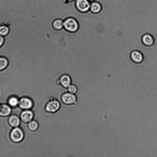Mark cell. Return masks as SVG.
<instances>
[{
    "label": "cell",
    "mask_w": 157,
    "mask_h": 157,
    "mask_svg": "<svg viewBox=\"0 0 157 157\" xmlns=\"http://www.w3.org/2000/svg\"><path fill=\"white\" fill-rule=\"evenodd\" d=\"M61 104L59 100L55 98H50L45 104V109L48 113L53 114L57 113L61 108Z\"/></svg>",
    "instance_id": "cell-1"
},
{
    "label": "cell",
    "mask_w": 157,
    "mask_h": 157,
    "mask_svg": "<svg viewBox=\"0 0 157 157\" xmlns=\"http://www.w3.org/2000/svg\"><path fill=\"white\" fill-rule=\"evenodd\" d=\"M61 98L62 103L67 106L74 105L77 103V101L76 96L69 92L63 94Z\"/></svg>",
    "instance_id": "cell-2"
},
{
    "label": "cell",
    "mask_w": 157,
    "mask_h": 157,
    "mask_svg": "<svg viewBox=\"0 0 157 157\" xmlns=\"http://www.w3.org/2000/svg\"><path fill=\"white\" fill-rule=\"evenodd\" d=\"M64 27L68 31L71 32H76L78 30L79 25L76 20L73 18H69L63 22Z\"/></svg>",
    "instance_id": "cell-3"
},
{
    "label": "cell",
    "mask_w": 157,
    "mask_h": 157,
    "mask_svg": "<svg viewBox=\"0 0 157 157\" xmlns=\"http://www.w3.org/2000/svg\"><path fill=\"white\" fill-rule=\"evenodd\" d=\"M24 133L19 128H16L11 132L10 137L14 142H19L21 141L24 137Z\"/></svg>",
    "instance_id": "cell-4"
},
{
    "label": "cell",
    "mask_w": 157,
    "mask_h": 157,
    "mask_svg": "<svg viewBox=\"0 0 157 157\" xmlns=\"http://www.w3.org/2000/svg\"><path fill=\"white\" fill-rule=\"evenodd\" d=\"M76 5L77 9L83 13L87 12L91 7L88 0H77Z\"/></svg>",
    "instance_id": "cell-5"
},
{
    "label": "cell",
    "mask_w": 157,
    "mask_h": 157,
    "mask_svg": "<svg viewBox=\"0 0 157 157\" xmlns=\"http://www.w3.org/2000/svg\"><path fill=\"white\" fill-rule=\"evenodd\" d=\"M130 57L131 60L137 63H142L144 59L143 54L140 51L138 50H134L132 52Z\"/></svg>",
    "instance_id": "cell-6"
},
{
    "label": "cell",
    "mask_w": 157,
    "mask_h": 157,
    "mask_svg": "<svg viewBox=\"0 0 157 157\" xmlns=\"http://www.w3.org/2000/svg\"><path fill=\"white\" fill-rule=\"evenodd\" d=\"M18 104L20 107L23 109H30L33 106L32 101L30 99L27 98L21 99Z\"/></svg>",
    "instance_id": "cell-7"
},
{
    "label": "cell",
    "mask_w": 157,
    "mask_h": 157,
    "mask_svg": "<svg viewBox=\"0 0 157 157\" xmlns=\"http://www.w3.org/2000/svg\"><path fill=\"white\" fill-rule=\"evenodd\" d=\"M143 44L147 46H152L154 43L155 40L153 37L149 34H145L142 36V38Z\"/></svg>",
    "instance_id": "cell-8"
},
{
    "label": "cell",
    "mask_w": 157,
    "mask_h": 157,
    "mask_svg": "<svg viewBox=\"0 0 157 157\" xmlns=\"http://www.w3.org/2000/svg\"><path fill=\"white\" fill-rule=\"evenodd\" d=\"M59 82L63 88H67L71 84V78L68 75H63L60 77Z\"/></svg>",
    "instance_id": "cell-9"
},
{
    "label": "cell",
    "mask_w": 157,
    "mask_h": 157,
    "mask_svg": "<svg viewBox=\"0 0 157 157\" xmlns=\"http://www.w3.org/2000/svg\"><path fill=\"white\" fill-rule=\"evenodd\" d=\"M34 116L33 113L30 110H26L22 113L21 115L22 120L25 123L30 122Z\"/></svg>",
    "instance_id": "cell-10"
},
{
    "label": "cell",
    "mask_w": 157,
    "mask_h": 157,
    "mask_svg": "<svg viewBox=\"0 0 157 157\" xmlns=\"http://www.w3.org/2000/svg\"><path fill=\"white\" fill-rule=\"evenodd\" d=\"M11 110L10 107L7 105H3L0 106V115L2 116H7L10 113Z\"/></svg>",
    "instance_id": "cell-11"
},
{
    "label": "cell",
    "mask_w": 157,
    "mask_h": 157,
    "mask_svg": "<svg viewBox=\"0 0 157 157\" xmlns=\"http://www.w3.org/2000/svg\"><path fill=\"white\" fill-rule=\"evenodd\" d=\"M9 121L10 125L14 127H16L19 126L20 123L19 118L15 115L10 116L9 118Z\"/></svg>",
    "instance_id": "cell-12"
},
{
    "label": "cell",
    "mask_w": 157,
    "mask_h": 157,
    "mask_svg": "<svg viewBox=\"0 0 157 157\" xmlns=\"http://www.w3.org/2000/svg\"><path fill=\"white\" fill-rule=\"evenodd\" d=\"M91 10L92 13H98L101 10V5L97 2L93 3L91 6Z\"/></svg>",
    "instance_id": "cell-13"
},
{
    "label": "cell",
    "mask_w": 157,
    "mask_h": 157,
    "mask_svg": "<svg viewBox=\"0 0 157 157\" xmlns=\"http://www.w3.org/2000/svg\"><path fill=\"white\" fill-rule=\"evenodd\" d=\"M8 65V60L4 57H0V71L7 68Z\"/></svg>",
    "instance_id": "cell-14"
},
{
    "label": "cell",
    "mask_w": 157,
    "mask_h": 157,
    "mask_svg": "<svg viewBox=\"0 0 157 157\" xmlns=\"http://www.w3.org/2000/svg\"><path fill=\"white\" fill-rule=\"evenodd\" d=\"M53 26L56 30H61L64 26L63 22L61 20H57L53 22Z\"/></svg>",
    "instance_id": "cell-15"
},
{
    "label": "cell",
    "mask_w": 157,
    "mask_h": 157,
    "mask_svg": "<svg viewBox=\"0 0 157 157\" xmlns=\"http://www.w3.org/2000/svg\"><path fill=\"white\" fill-rule=\"evenodd\" d=\"M28 127L30 130L35 131L38 129L39 124L37 121H31L29 123Z\"/></svg>",
    "instance_id": "cell-16"
},
{
    "label": "cell",
    "mask_w": 157,
    "mask_h": 157,
    "mask_svg": "<svg viewBox=\"0 0 157 157\" xmlns=\"http://www.w3.org/2000/svg\"><path fill=\"white\" fill-rule=\"evenodd\" d=\"M9 32V28L6 26H0V35L5 36L7 35Z\"/></svg>",
    "instance_id": "cell-17"
},
{
    "label": "cell",
    "mask_w": 157,
    "mask_h": 157,
    "mask_svg": "<svg viewBox=\"0 0 157 157\" xmlns=\"http://www.w3.org/2000/svg\"><path fill=\"white\" fill-rule=\"evenodd\" d=\"M67 88L68 92L73 94H75L78 91L77 87L74 84H71Z\"/></svg>",
    "instance_id": "cell-18"
},
{
    "label": "cell",
    "mask_w": 157,
    "mask_h": 157,
    "mask_svg": "<svg viewBox=\"0 0 157 157\" xmlns=\"http://www.w3.org/2000/svg\"><path fill=\"white\" fill-rule=\"evenodd\" d=\"M19 102L18 99L15 97L11 98L9 100V103L10 105L13 107L17 106V104H18Z\"/></svg>",
    "instance_id": "cell-19"
},
{
    "label": "cell",
    "mask_w": 157,
    "mask_h": 157,
    "mask_svg": "<svg viewBox=\"0 0 157 157\" xmlns=\"http://www.w3.org/2000/svg\"><path fill=\"white\" fill-rule=\"evenodd\" d=\"M4 41L3 36L0 35V47L3 45Z\"/></svg>",
    "instance_id": "cell-20"
},
{
    "label": "cell",
    "mask_w": 157,
    "mask_h": 157,
    "mask_svg": "<svg viewBox=\"0 0 157 157\" xmlns=\"http://www.w3.org/2000/svg\"><path fill=\"white\" fill-rule=\"evenodd\" d=\"M67 1H74V0H67Z\"/></svg>",
    "instance_id": "cell-21"
},
{
    "label": "cell",
    "mask_w": 157,
    "mask_h": 157,
    "mask_svg": "<svg viewBox=\"0 0 157 157\" xmlns=\"http://www.w3.org/2000/svg\"><path fill=\"white\" fill-rule=\"evenodd\" d=\"M90 1H94V0H90Z\"/></svg>",
    "instance_id": "cell-22"
},
{
    "label": "cell",
    "mask_w": 157,
    "mask_h": 157,
    "mask_svg": "<svg viewBox=\"0 0 157 157\" xmlns=\"http://www.w3.org/2000/svg\"><path fill=\"white\" fill-rule=\"evenodd\" d=\"M1 88H0V89H1Z\"/></svg>",
    "instance_id": "cell-23"
}]
</instances>
